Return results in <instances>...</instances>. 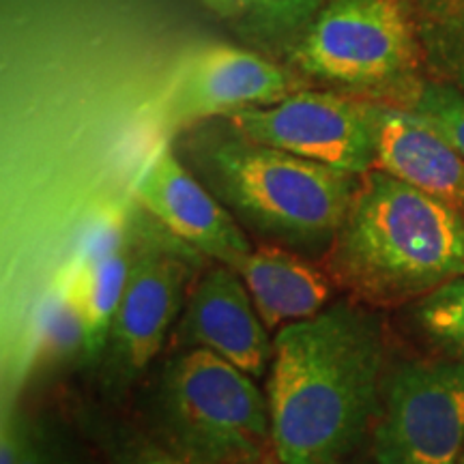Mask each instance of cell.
I'll return each instance as SVG.
<instances>
[{
    "instance_id": "obj_6",
    "label": "cell",
    "mask_w": 464,
    "mask_h": 464,
    "mask_svg": "<svg viewBox=\"0 0 464 464\" xmlns=\"http://www.w3.org/2000/svg\"><path fill=\"white\" fill-rule=\"evenodd\" d=\"M200 256L150 218L147 241L110 327L100 362L103 390L125 393L142 379L172 335L198 280Z\"/></svg>"
},
{
    "instance_id": "obj_23",
    "label": "cell",
    "mask_w": 464,
    "mask_h": 464,
    "mask_svg": "<svg viewBox=\"0 0 464 464\" xmlns=\"http://www.w3.org/2000/svg\"><path fill=\"white\" fill-rule=\"evenodd\" d=\"M205 3L216 11V14L224 17H235L243 14V9H246V0H205Z\"/></svg>"
},
{
    "instance_id": "obj_13",
    "label": "cell",
    "mask_w": 464,
    "mask_h": 464,
    "mask_svg": "<svg viewBox=\"0 0 464 464\" xmlns=\"http://www.w3.org/2000/svg\"><path fill=\"white\" fill-rule=\"evenodd\" d=\"M235 271L269 332L316 316L332 304L335 282L327 269H318L312 258L288 247L271 243L254 247Z\"/></svg>"
},
{
    "instance_id": "obj_11",
    "label": "cell",
    "mask_w": 464,
    "mask_h": 464,
    "mask_svg": "<svg viewBox=\"0 0 464 464\" xmlns=\"http://www.w3.org/2000/svg\"><path fill=\"white\" fill-rule=\"evenodd\" d=\"M269 334L241 276L218 263L200 274L191 288L170 335V348L216 353L258 381L266 379L274 355Z\"/></svg>"
},
{
    "instance_id": "obj_19",
    "label": "cell",
    "mask_w": 464,
    "mask_h": 464,
    "mask_svg": "<svg viewBox=\"0 0 464 464\" xmlns=\"http://www.w3.org/2000/svg\"><path fill=\"white\" fill-rule=\"evenodd\" d=\"M102 450L110 464H194L166 448L150 432L136 428H106L102 432Z\"/></svg>"
},
{
    "instance_id": "obj_9",
    "label": "cell",
    "mask_w": 464,
    "mask_h": 464,
    "mask_svg": "<svg viewBox=\"0 0 464 464\" xmlns=\"http://www.w3.org/2000/svg\"><path fill=\"white\" fill-rule=\"evenodd\" d=\"M280 65L230 44H208L183 58L158 102V119L172 130L228 119L247 108L271 106L299 91Z\"/></svg>"
},
{
    "instance_id": "obj_5",
    "label": "cell",
    "mask_w": 464,
    "mask_h": 464,
    "mask_svg": "<svg viewBox=\"0 0 464 464\" xmlns=\"http://www.w3.org/2000/svg\"><path fill=\"white\" fill-rule=\"evenodd\" d=\"M293 61L318 82L387 92L409 82L417 48L396 0H324L295 45Z\"/></svg>"
},
{
    "instance_id": "obj_25",
    "label": "cell",
    "mask_w": 464,
    "mask_h": 464,
    "mask_svg": "<svg viewBox=\"0 0 464 464\" xmlns=\"http://www.w3.org/2000/svg\"><path fill=\"white\" fill-rule=\"evenodd\" d=\"M458 464H464V450H462V454H460V458H458Z\"/></svg>"
},
{
    "instance_id": "obj_17",
    "label": "cell",
    "mask_w": 464,
    "mask_h": 464,
    "mask_svg": "<svg viewBox=\"0 0 464 464\" xmlns=\"http://www.w3.org/2000/svg\"><path fill=\"white\" fill-rule=\"evenodd\" d=\"M426 39L443 72L464 91V0H430Z\"/></svg>"
},
{
    "instance_id": "obj_7",
    "label": "cell",
    "mask_w": 464,
    "mask_h": 464,
    "mask_svg": "<svg viewBox=\"0 0 464 464\" xmlns=\"http://www.w3.org/2000/svg\"><path fill=\"white\" fill-rule=\"evenodd\" d=\"M464 450V357L413 359L385 372L372 426L376 464H458Z\"/></svg>"
},
{
    "instance_id": "obj_8",
    "label": "cell",
    "mask_w": 464,
    "mask_h": 464,
    "mask_svg": "<svg viewBox=\"0 0 464 464\" xmlns=\"http://www.w3.org/2000/svg\"><path fill=\"white\" fill-rule=\"evenodd\" d=\"M232 130L260 144L288 150L353 174L374 168L370 102L340 92L295 91L271 106L230 114Z\"/></svg>"
},
{
    "instance_id": "obj_10",
    "label": "cell",
    "mask_w": 464,
    "mask_h": 464,
    "mask_svg": "<svg viewBox=\"0 0 464 464\" xmlns=\"http://www.w3.org/2000/svg\"><path fill=\"white\" fill-rule=\"evenodd\" d=\"M133 200L174 239L200 256L235 269L252 252V239L216 194L196 179L170 144L150 155L133 183Z\"/></svg>"
},
{
    "instance_id": "obj_18",
    "label": "cell",
    "mask_w": 464,
    "mask_h": 464,
    "mask_svg": "<svg viewBox=\"0 0 464 464\" xmlns=\"http://www.w3.org/2000/svg\"><path fill=\"white\" fill-rule=\"evenodd\" d=\"M406 108L420 114L464 155V92L448 84H423L409 97Z\"/></svg>"
},
{
    "instance_id": "obj_22",
    "label": "cell",
    "mask_w": 464,
    "mask_h": 464,
    "mask_svg": "<svg viewBox=\"0 0 464 464\" xmlns=\"http://www.w3.org/2000/svg\"><path fill=\"white\" fill-rule=\"evenodd\" d=\"M31 417L17 406H5L3 423H0V464L22 462L31 434Z\"/></svg>"
},
{
    "instance_id": "obj_3",
    "label": "cell",
    "mask_w": 464,
    "mask_h": 464,
    "mask_svg": "<svg viewBox=\"0 0 464 464\" xmlns=\"http://www.w3.org/2000/svg\"><path fill=\"white\" fill-rule=\"evenodd\" d=\"M226 125L228 136L202 144V183L249 235L312 260L327 256L362 174L249 140Z\"/></svg>"
},
{
    "instance_id": "obj_20",
    "label": "cell",
    "mask_w": 464,
    "mask_h": 464,
    "mask_svg": "<svg viewBox=\"0 0 464 464\" xmlns=\"http://www.w3.org/2000/svg\"><path fill=\"white\" fill-rule=\"evenodd\" d=\"M323 5L324 0H246L243 14L249 15L258 31L280 37L301 28L305 31Z\"/></svg>"
},
{
    "instance_id": "obj_1",
    "label": "cell",
    "mask_w": 464,
    "mask_h": 464,
    "mask_svg": "<svg viewBox=\"0 0 464 464\" xmlns=\"http://www.w3.org/2000/svg\"><path fill=\"white\" fill-rule=\"evenodd\" d=\"M382 379L381 321L359 301L277 329L265 387L277 462L344 464L374 426Z\"/></svg>"
},
{
    "instance_id": "obj_26",
    "label": "cell",
    "mask_w": 464,
    "mask_h": 464,
    "mask_svg": "<svg viewBox=\"0 0 464 464\" xmlns=\"http://www.w3.org/2000/svg\"><path fill=\"white\" fill-rule=\"evenodd\" d=\"M277 464H280V462H277Z\"/></svg>"
},
{
    "instance_id": "obj_24",
    "label": "cell",
    "mask_w": 464,
    "mask_h": 464,
    "mask_svg": "<svg viewBox=\"0 0 464 464\" xmlns=\"http://www.w3.org/2000/svg\"><path fill=\"white\" fill-rule=\"evenodd\" d=\"M232 464H277V458H276L274 451H269V454L254 456V458H246V460L232 462Z\"/></svg>"
},
{
    "instance_id": "obj_21",
    "label": "cell",
    "mask_w": 464,
    "mask_h": 464,
    "mask_svg": "<svg viewBox=\"0 0 464 464\" xmlns=\"http://www.w3.org/2000/svg\"><path fill=\"white\" fill-rule=\"evenodd\" d=\"M20 464H89L78 445L56 423L44 417L31 421V434Z\"/></svg>"
},
{
    "instance_id": "obj_4",
    "label": "cell",
    "mask_w": 464,
    "mask_h": 464,
    "mask_svg": "<svg viewBox=\"0 0 464 464\" xmlns=\"http://www.w3.org/2000/svg\"><path fill=\"white\" fill-rule=\"evenodd\" d=\"M147 432L194 464H232L271 448L266 392L202 348L170 351L144 396Z\"/></svg>"
},
{
    "instance_id": "obj_12",
    "label": "cell",
    "mask_w": 464,
    "mask_h": 464,
    "mask_svg": "<svg viewBox=\"0 0 464 464\" xmlns=\"http://www.w3.org/2000/svg\"><path fill=\"white\" fill-rule=\"evenodd\" d=\"M374 168L464 216V155L413 110L370 102Z\"/></svg>"
},
{
    "instance_id": "obj_2",
    "label": "cell",
    "mask_w": 464,
    "mask_h": 464,
    "mask_svg": "<svg viewBox=\"0 0 464 464\" xmlns=\"http://www.w3.org/2000/svg\"><path fill=\"white\" fill-rule=\"evenodd\" d=\"M359 304L400 305L464 276V216L372 168L323 258Z\"/></svg>"
},
{
    "instance_id": "obj_14",
    "label": "cell",
    "mask_w": 464,
    "mask_h": 464,
    "mask_svg": "<svg viewBox=\"0 0 464 464\" xmlns=\"http://www.w3.org/2000/svg\"><path fill=\"white\" fill-rule=\"evenodd\" d=\"M150 216L140 207L133 211L131 228L125 241L106 256L91 266H80L75 260V269L82 277V297L86 316V363L100 368V362L106 351L110 327H112L116 307H119L123 293L130 282L133 266H136L140 252L147 241Z\"/></svg>"
},
{
    "instance_id": "obj_16",
    "label": "cell",
    "mask_w": 464,
    "mask_h": 464,
    "mask_svg": "<svg viewBox=\"0 0 464 464\" xmlns=\"http://www.w3.org/2000/svg\"><path fill=\"white\" fill-rule=\"evenodd\" d=\"M413 318L445 355L464 357V276L417 299Z\"/></svg>"
},
{
    "instance_id": "obj_15",
    "label": "cell",
    "mask_w": 464,
    "mask_h": 464,
    "mask_svg": "<svg viewBox=\"0 0 464 464\" xmlns=\"http://www.w3.org/2000/svg\"><path fill=\"white\" fill-rule=\"evenodd\" d=\"M37 355L44 363L58 365L82 357L86 362V316L82 277L69 260L44 301L37 327Z\"/></svg>"
}]
</instances>
